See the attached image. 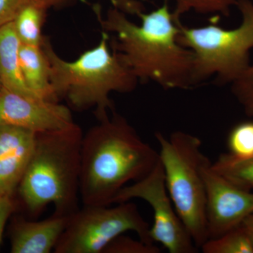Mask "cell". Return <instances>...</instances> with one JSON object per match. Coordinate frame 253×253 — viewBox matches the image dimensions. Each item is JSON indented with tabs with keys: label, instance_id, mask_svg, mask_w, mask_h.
Instances as JSON below:
<instances>
[{
	"label": "cell",
	"instance_id": "cell-1",
	"mask_svg": "<svg viewBox=\"0 0 253 253\" xmlns=\"http://www.w3.org/2000/svg\"><path fill=\"white\" fill-rule=\"evenodd\" d=\"M106 16L99 6L94 11L101 28L113 33V49L138 81L154 82L166 89H189L194 81L193 54L178 42L180 19L168 1L145 13L134 0H113Z\"/></svg>",
	"mask_w": 253,
	"mask_h": 253
},
{
	"label": "cell",
	"instance_id": "cell-2",
	"mask_svg": "<svg viewBox=\"0 0 253 253\" xmlns=\"http://www.w3.org/2000/svg\"><path fill=\"white\" fill-rule=\"evenodd\" d=\"M82 139L80 198L83 206L113 205L129 182L140 180L159 161L126 118L113 111Z\"/></svg>",
	"mask_w": 253,
	"mask_h": 253
},
{
	"label": "cell",
	"instance_id": "cell-3",
	"mask_svg": "<svg viewBox=\"0 0 253 253\" xmlns=\"http://www.w3.org/2000/svg\"><path fill=\"white\" fill-rule=\"evenodd\" d=\"M83 131L78 126L64 130L37 133L34 148L18 187L33 219L52 204L54 214L71 216L80 198Z\"/></svg>",
	"mask_w": 253,
	"mask_h": 253
},
{
	"label": "cell",
	"instance_id": "cell-4",
	"mask_svg": "<svg viewBox=\"0 0 253 253\" xmlns=\"http://www.w3.org/2000/svg\"><path fill=\"white\" fill-rule=\"evenodd\" d=\"M109 41L108 33L104 32L97 45L73 61L60 57L46 38L42 44L57 99L64 98L78 111L94 108L99 121L113 111L110 94L131 92L139 81L119 54L111 51Z\"/></svg>",
	"mask_w": 253,
	"mask_h": 253
},
{
	"label": "cell",
	"instance_id": "cell-5",
	"mask_svg": "<svg viewBox=\"0 0 253 253\" xmlns=\"http://www.w3.org/2000/svg\"><path fill=\"white\" fill-rule=\"evenodd\" d=\"M159 160L168 194L176 212L198 248L208 239L204 169L211 162L196 136L176 131L166 137L156 133Z\"/></svg>",
	"mask_w": 253,
	"mask_h": 253
},
{
	"label": "cell",
	"instance_id": "cell-6",
	"mask_svg": "<svg viewBox=\"0 0 253 253\" xmlns=\"http://www.w3.org/2000/svg\"><path fill=\"white\" fill-rule=\"evenodd\" d=\"M242 22L234 29L211 23L187 27L179 23L178 42L193 54L195 84L215 76L218 83H234L248 69L253 48V4L237 0Z\"/></svg>",
	"mask_w": 253,
	"mask_h": 253
},
{
	"label": "cell",
	"instance_id": "cell-7",
	"mask_svg": "<svg viewBox=\"0 0 253 253\" xmlns=\"http://www.w3.org/2000/svg\"><path fill=\"white\" fill-rule=\"evenodd\" d=\"M118 206H83L70 216L55 253H102L118 236L134 231L146 244H154L150 226L135 204L126 201Z\"/></svg>",
	"mask_w": 253,
	"mask_h": 253
},
{
	"label": "cell",
	"instance_id": "cell-8",
	"mask_svg": "<svg viewBox=\"0 0 253 253\" xmlns=\"http://www.w3.org/2000/svg\"><path fill=\"white\" fill-rule=\"evenodd\" d=\"M134 199L144 200L152 208L154 224L150 227L149 233L153 242L163 245L170 253L197 252L198 247L168 194L160 160L149 174L121 189L113 199V204Z\"/></svg>",
	"mask_w": 253,
	"mask_h": 253
},
{
	"label": "cell",
	"instance_id": "cell-9",
	"mask_svg": "<svg viewBox=\"0 0 253 253\" xmlns=\"http://www.w3.org/2000/svg\"><path fill=\"white\" fill-rule=\"evenodd\" d=\"M211 166L212 163L208 165L204 172L208 239L237 227L253 212V192L233 184Z\"/></svg>",
	"mask_w": 253,
	"mask_h": 253
},
{
	"label": "cell",
	"instance_id": "cell-10",
	"mask_svg": "<svg viewBox=\"0 0 253 253\" xmlns=\"http://www.w3.org/2000/svg\"><path fill=\"white\" fill-rule=\"evenodd\" d=\"M0 124L34 133L64 130L76 126L71 110L55 101L28 97L0 88Z\"/></svg>",
	"mask_w": 253,
	"mask_h": 253
},
{
	"label": "cell",
	"instance_id": "cell-11",
	"mask_svg": "<svg viewBox=\"0 0 253 253\" xmlns=\"http://www.w3.org/2000/svg\"><path fill=\"white\" fill-rule=\"evenodd\" d=\"M36 133L0 124V193L13 197L18 189L36 141Z\"/></svg>",
	"mask_w": 253,
	"mask_h": 253
},
{
	"label": "cell",
	"instance_id": "cell-12",
	"mask_svg": "<svg viewBox=\"0 0 253 253\" xmlns=\"http://www.w3.org/2000/svg\"><path fill=\"white\" fill-rule=\"evenodd\" d=\"M69 217L53 213L43 220L20 218L15 221L11 230V253L52 252L66 229Z\"/></svg>",
	"mask_w": 253,
	"mask_h": 253
},
{
	"label": "cell",
	"instance_id": "cell-13",
	"mask_svg": "<svg viewBox=\"0 0 253 253\" xmlns=\"http://www.w3.org/2000/svg\"><path fill=\"white\" fill-rule=\"evenodd\" d=\"M21 42L12 21L0 27V82L1 86L18 94L36 98L25 83L20 65Z\"/></svg>",
	"mask_w": 253,
	"mask_h": 253
},
{
	"label": "cell",
	"instance_id": "cell-14",
	"mask_svg": "<svg viewBox=\"0 0 253 253\" xmlns=\"http://www.w3.org/2000/svg\"><path fill=\"white\" fill-rule=\"evenodd\" d=\"M19 59L23 78L29 90L40 99L59 102L51 86L49 61L42 46L21 44Z\"/></svg>",
	"mask_w": 253,
	"mask_h": 253
},
{
	"label": "cell",
	"instance_id": "cell-15",
	"mask_svg": "<svg viewBox=\"0 0 253 253\" xmlns=\"http://www.w3.org/2000/svg\"><path fill=\"white\" fill-rule=\"evenodd\" d=\"M49 8L41 0H26L13 19L15 31L21 44L42 46L43 25Z\"/></svg>",
	"mask_w": 253,
	"mask_h": 253
},
{
	"label": "cell",
	"instance_id": "cell-16",
	"mask_svg": "<svg viewBox=\"0 0 253 253\" xmlns=\"http://www.w3.org/2000/svg\"><path fill=\"white\" fill-rule=\"evenodd\" d=\"M213 170L243 189H253V156L238 158L231 154H221L212 163Z\"/></svg>",
	"mask_w": 253,
	"mask_h": 253
},
{
	"label": "cell",
	"instance_id": "cell-17",
	"mask_svg": "<svg viewBox=\"0 0 253 253\" xmlns=\"http://www.w3.org/2000/svg\"><path fill=\"white\" fill-rule=\"evenodd\" d=\"M201 249L204 253H253L252 243L241 225L207 240Z\"/></svg>",
	"mask_w": 253,
	"mask_h": 253
},
{
	"label": "cell",
	"instance_id": "cell-18",
	"mask_svg": "<svg viewBox=\"0 0 253 253\" xmlns=\"http://www.w3.org/2000/svg\"><path fill=\"white\" fill-rule=\"evenodd\" d=\"M173 1L175 9L173 11L178 19L191 11L201 14H219L228 16L231 8L236 6L237 0H165Z\"/></svg>",
	"mask_w": 253,
	"mask_h": 253
},
{
	"label": "cell",
	"instance_id": "cell-19",
	"mask_svg": "<svg viewBox=\"0 0 253 253\" xmlns=\"http://www.w3.org/2000/svg\"><path fill=\"white\" fill-rule=\"evenodd\" d=\"M231 155L238 158L253 156V122L240 123L231 129L228 137Z\"/></svg>",
	"mask_w": 253,
	"mask_h": 253
},
{
	"label": "cell",
	"instance_id": "cell-20",
	"mask_svg": "<svg viewBox=\"0 0 253 253\" xmlns=\"http://www.w3.org/2000/svg\"><path fill=\"white\" fill-rule=\"evenodd\" d=\"M159 248L154 244H146L139 241L121 235L113 240L105 249V253H159Z\"/></svg>",
	"mask_w": 253,
	"mask_h": 253
},
{
	"label": "cell",
	"instance_id": "cell-21",
	"mask_svg": "<svg viewBox=\"0 0 253 253\" xmlns=\"http://www.w3.org/2000/svg\"><path fill=\"white\" fill-rule=\"evenodd\" d=\"M233 91L246 113L253 116V66L233 83Z\"/></svg>",
	"mask_w": 253,
	"mask_h": 253
},
{
	"label": "cell",
	"instance_id": "cell-22",
	"mask_svg": "<svg viewBox=\"0 0 253 253\" xmlns=\"http://www.w3.org/2000/svg\"><path fill=\"white\" fill-rule=\"evenodd\" d=\"M26 0H0V27L14 19L16 13Z\"/></svg>",
	"mask_w": 253,
	"mask_h": 253
},
{
	"label": "cell",
	"instance_id": "cell-23",
	"mask_svg": "<svg viewBox=\"0 0 253 253\" xmlns=\"http://www.w3.org/2000/svg\"><path fill=\"white\" fill-rule=\"evenodd\" d=\"M15 210L16 205L13 197L0 193V246L2 241L5 225Z\"/></svg>",
	"mask_w": 253,
	"mask_h": 253
},
{
	"label": "cell",
	"instance_id": "cell-24",
	"mask_svg": "<svg viewBox=\"0 0 253 253\" xmlns=\"http://www.w3.org/2000/svg\"><path fill=\"white\" fill-rule=\"evenodd\" d=\"M240 225L242 226L243 229L249 236L253 246V212L249 214L247 217L245 218L244 220Z\"/></svg>",
	"mask_w": 253,
	"mask_h": 253
},
{
	"label": "cell",
	"instance_id": "cell-25",
	"mask_svg": "<svg viewBox=\"0 0 253 253\" xmlns=\"http://www.w3.org/2000/svg\"><path fill=\"white\" fill-rule=\"evenodd\" d=\"M48 8L52 7V6H60V5L65 4L69 0H41Z\"/></svg>",
	"mask_w": 253,
	"mask_h": 253
},
{
	"label": "cell",
	"instance_id": "cell-26",
	"mask_svg": "<svg viewBox=\"0 0 253 253\" xmlns=\"http://www.w3.org/2000/svg\"><path fill=\"white\" fill-rule=\"evenodd\" d=\"M1 87V82H0V88Z\"/></svg>",
	"mask_w": 253,
	"mask_h": 253
}]
</instances>
